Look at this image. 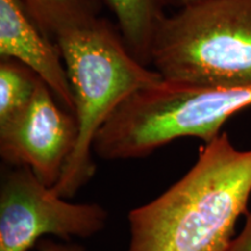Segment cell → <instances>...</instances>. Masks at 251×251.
<instances>
[{
    "label": "cell",
    "instance_id": "6",
    "mask_svg": "<svg viewBox=\"0 0 251 251\" xmlns=\"http://www.w3.org/2000/svg\"><path fill=\"white\" fill-rule=\"evenodd\" d=\"M77 139L76 115L59 107L42 80L27 108L0 126V156L8 165L28 166L43 184L54 187Z\"/></svg>",
    "mask_w": 251,
    "mask_h": 251
},
{
    "label": "cell",
    "instance_id": "2",
    "mask_svg": "<svg viewBox=\"0 0 251 251\" xmlns=\"http://www.w3.org/2000/svg\"><path fill=\"white\" fill-rule=\"evenodd\" d=\"M75 99L78 139L59 180L52 187L71 198L96 172L93 146L97 134L125 99L163 77L126 47L121 34L101 17L55 37Z\"/></svg>",
    "mask_w": 251,
    "mask_h": 251
},
{
    "label": "cell",
    "instance_id": "7",
    "mask_svg": "<svg viewBox=\"0 0 251 251\" xmlns=\"http://www.w3.org/2000/svg\"><path fill=\"white\" fill-rule=\"evenodd\" d=\"M0 57L33 70L63 107L74 113V92L57 43L34 21L23 0H0Z\"/></svg>",
    "mask_w": 251,
    "mask_h": 251
},
{
    "label": "cell",
    "instance_id": "11",
    "mask_svg": "<svg viewBox=\"0 0 251 251\" xmlns=\"http://www.w3.org/2000/svg\"><path fill=\"white\" fill-rule=\"evenodd\" d=\"M227 251H251V211L248 213L242 231L231 241Z\"/></svg>",
    "mask_w": 251,
    "mask_h": 251
},
{
    "label": "cell",
    "instance_id": "9",
    "mask_svg": "<svg viewBox=\"0 0 251 251\" xmlns=\"http://www.w3.org/2000/svg\"><path fill=\"white\" fill-rule=\"evenodd\" d=\"M34 21L55 39L62 31L100 18L105 0H23Z\"/></svg>",
    "mask_w": 251,
    "mask_h": 251
},
{
    "label": "cell",
    "instance_id": "12",
    "mask_svg": "<svg viewBox=\"0 0 251 251\" xmlns=\"http://www.w3.org/2000/svg\"><path fill=\"white\" fill-rule=\"evenodd\" d=\"M28 251H31L28 250ZM34 251H85L83 248L76 244L70 243H58L52 242L49 240L39 241L35 246V250Z\"/></svg>",
    "mask_w": 251,
    "mask_h": 251
},
{
    "label": "cell",
    "instance_id": "8",
    "mask_svg": "<svg viewBox=\"0 0 251 251\" xmlns=\"http://www.w3.org/2000/svg\"><path fill=\"white\" fill-rule=\"evenodd\" d=\"M114 14L126 47L144 65H150L153 37L170 0H105Z\"/></svg>",
    "mask_w": 251,
    "mask_h": 251
},
{
    "label": "cell",
    "instance_id": "1",
    "mask_svg": "<svg viewBox=\"0 0 251 251\" xmlns=\"http://www.w3.org/2000/svg\"><path fill=\"white\" fill-rule=\"evenodd\" d=\"M250 194L251 149L219 134L183 178L129 213L128 251H227Z\"/></svg>",
    "mask_w": 251,
    "mask_h": 251
},
{
    "label": "cell",
    "instance_id": "4",
    "mask_svg": "<svg viewBox=\"0 0 251 251\" xmlns=\"http://www.w3.org/2000/svg\"><path fill=\"white\" fill-rule=\"evenodd\" d=\"M150 65L165 80L251 86V0H202L166 15Z\"/></svg>",
    "mask_w": 251,
    "mask_h": 251
},
{
    "label": "cell",
    "instance_id": "13",
    "mask_svg": "<svg viewBox=\"0 0 251 251\" xmlns=\"http://www.w3.org/2000/svg\"><path fill=\"white\" fill-rule=\"evenodd\" d=\"M202 1V0H170V5L178 6V7H185V6L197 4V2Z\"/></svg>",
    "mask_w": 251,
    "mask_h": 251
},
{
    "label": "cell",
    "instance_id": "10",
    "mask_svg": "<svg viewBox=\"0 0 251 251\" xmlns=\"http://www.w3.org/2000/svg\"><path fill=\"white\" fill-rule=\"evenodd\" d=\"M42 79L13 58L0 59V126L18 117L29 105Z\"/></svg>",
    "mask_w": 251,
    "mask_h": 251
},
{
    "label": "cell",
    "instance_id": "3",
    "mask_svg": "<svg viewBox=\"0 0 251 251\" xmlns=\"http://www.w3.org/2000/svg\"><path fill=\"white\" fill-rule=\"evenodd\" d=\"M249 106L251 86L162 79L121 102L97 134L93 152L105 161H122L151 155L180 137L209 142L231 115Z\"/></svg>",
    "mask_w": 251,
    "mask_h": 251
},
{
    "label": "cell",
    "instance_id": "5",
    "mask_svg": "<svg viewBox=\"0 0 251 251\" xmlns=\"http://www.w3.org/2000/svg\"><path fill=\"white\" fill-rule=\"evenodd\" d=\"M11 166L0 187V251H28L45 235L85 238L105 228L107 212L98 203L69 202L28 166Z\"/></svg>",
    "mask_w": 251,
    "mask_h": 251
}]
</instances>
